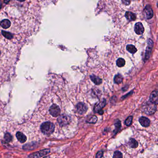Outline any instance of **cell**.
<instances>
[{"label":"cell","mask_w":158,"mask_h":158,"mask_svg":"<svg viewBox=\"0 0 158 158\" xmlns=\"http://www.w3.org/2000/svg\"><path fill=\"white\" fill-rule=\"evenodd\" d=\"M55 126L52 122L47 121L43 122L40 127V129L43 134L45 135H51L54 131Z\"/></svg>","instance_id":"1"},{"label":"cell","mask_w":158,"mask_h":158,"mask_svg":"<svg viewBox=\"0 0 158 158\" xmlns=\"http://www.w3.org/2000/svg\"><path fill=\"white\" fill-rule=\"evenodd\" d=\"M157 110V107L154 104L148 102L145 104L143 106V110L146 114L148 115H152Z\"/></svg>","instance_id":"2"},{"label":"cell","mask_w":158,"mask_h":158,"mask_svg":"<svg viewBox=\"0 0 158 158\" xmlns=\"http://www.w3.org/2000/svg\"><path fill=\"white\" fill-rule=\"evenodd\" d=\"M57 121L61 127H63L67 126L70 122L71 118L67 115H61L57 119Z\"/></svg>","instance_id":"3"},{"label":"cell","mask_w":158,"mask_h":158,"mask_svg":"<svg viewBox=\"0 0 158 158\" xmlns=\"http://www.w3.org/2000/svg\"><path fill=\"white\" fill-rule=\"evenodd\" d=\"M153 41L151 39H148L147 41V46L146 48V52L145 53L144 61L147 60L150 57L152 49L153 48Z\"/></svg>","instance_id":"4"},{"label":"cell","mask_w":158,"mask_h":158,"mask_svg":"<svg viewBox=\"0 0 158 158\" xmlns=\"http://www.w3.org/2000/svg\"><path fill=\"white\" fill-rule=\"evenodd\" d=\"M50 152V149H46L43 150L38 152H35L33 153H31L29 155L27 158H40L43 157V156L48 154Z\"/></svg>","instance_id":"5"},{"label":"cell","mask_w":158,"mask_h":158,"mask_svg":"<svg viewBox=\"0 0 158 158\" xmlns=\"http://www.w3.org/2000/svg\"><path fill=\"white\" fill-rule=\"evenodd\" d=\"M143 14L145 18L149 20L153 18V12L150 5H146L143 10Z\"/></svg>","instance_id":"6"},{"label":"cell","mask_w":158,"mask_h":158,"mask_svg":"<svg viewBox=\"0 0 158 158\" xmlns=\"http://www.w3.org/2000/svg\"><path fill=\"white\" fill-rule=\"evenodd\" d=\"M49 112L50 114L53 117H57L60 114L61 110L58 105L54 104L49 108Z\"/></svg>","instance_id":"7"},{"label":"cell","mask_w":158,"mask_h":158,"mask_svg":"<svg viewBox=\"0 0 158 158\" xmlns=\"http://www.w3.org/2000/svg\"><path fill=\"white\" fill-rule=\"evenodd\" d=\"M150 102L155 105L158 104V90H154L151 93Z\"/></svg>","instance_id":"8"},{"label":"cell","mask_w":158,"mask_h":158,"mask_svg":"<svg viewBox=\"0 0 158 158\" xmlns=\"http://www.w3.org/2000/svg\"><path fill=\"white\" fill-rule=\"evenodd\" d=\"M134 30L137 35H142L144 32V27L141 22H138L135 24Z\"/></svg>","instance_id":"9"},{"label":"cell","mask_w":158,"mask_h":158,"mask_svg":"<svg viewBox=\"0 0 158 158\" xmlns=\"http://www.w3.org/2000/svg\"><path fill=\"white\" fill-rule=\"evenodd\" d=\"M77 110L79 114L85 113L87 110V105L83 103H79L76 106Z\"/></svg>","instance_id":"10"},{"label":"cell","mask_w":158,"mask_h":158,"mask_svg":"<svg viewBox=\"0 0 158 158\" xmlns=\"http://www.w3.org/2000/svg\"><path fill=\"white\" fill-rule=\"evenodd\" d=\"M139 122L141 125L144 127H148L150 124V121L149 119L144 116L140 118Z\"/></svg>","instance_id":"11"},{"label":"cell","mask_w":158,"mask_h":158,"mask_svg":"<svg viewBox=\"0 0 158 158\" xmlns=\"http://www.w3.org/2000/svg\"><path fill=\"white\" fill-rule=\"evenodd\" d=\"M125 17L128 21H135L136 19V14L130 11H127L125 13Z\"/></svg>","instance_id":"12"},{"label":"cell","mask_w":158,"mask_h":158,"mask_svg":"<svg viewBox=\"0 0 158 158\" xmlns=\"http://www.w3.org/2000/svg\"><path fill=\"white\" fill-rule=\"evenodd\" d=\"M16 138L20 143H25L26 141V137L24 134L20 132H18L16 134Z\"/></svg>","instance_id":"13"},{"label":"cell","mask_w":158,"mask_h":158,"mask_svg":"<svg viewBox=\"0 0 158 158\" xmlns=\"http://www.w3.org/2000/svg\"><path fill=\"white\" fill-rule=\"evenodd\" d=\"M105 104H106V101L104 100L103 101L101 102L100 103L95 105L94 109V111L96 112H99V111L102 110L103 108L105 106Z\"/></svg>","instance_id":"14"},{"label":"cell","mask_w":158,"mask_h":158,"mask_svg":"<svg viewBox=\"0 0 158 158\" xmlns=\"http://www.w3.org/2000/svg\"><path fill=\"white\" fill-rule=\"evenodd\" d=\"M0 26L3 29H8L11 26V22L8 19H4L0 22Z\"/></svg>","instance_id":"15"},{"label":"cell","mask_w":158,"mask_h":158,"mask_svg":"<svg viewBox=\"0 0 158 158\" xmlns=\"http://www.w3.org/2000/svg\"><path fill=\"white\" fill-rule=\"evenodd\" d=\"M126 49L129 52L132 54H134L137 52V50L135 47V46H134L133 44H128L126 46Z\"/></svg>","instance_id":"16"},{"label":"cell","mask_w":158,"mask_h":158,"mask_svg":"<svg viewBox=\"0 0 158 158\" xmlns=\"http://www.w3.org/2000/svg\"><path fill=\"white\" fill-rule=\"evenodd\" d=\"M128 144H129V146L132 148H136L138 146V143L134 139H130Z\"/></svg>","instance_id":"17"},{"label":"cell","mask_w":158,"mask_h":158,"mask_svg":"<svg viewBox=\"0 0 158 158\" xmlns=\"http://www.w3.org/2000/svg\"><path fill=\"white\" fill-rule=\"evenodd\" d=\"M117 66L119 67H124L125 64V61L122 58H119L116 61Z\"/></svg>","instance_id":"18"},{"label":"cell","mask_w":158,"mask_h":158,"mask_svg":"<svg viewBox=\"0 0 158 158\" xmlns=\"http://www.w3.org/2000/svg\"><path fill=\"white\" fill-rule=\"evenodd\" d=\"M114 82L117 84H120V83H122L123 80V78L120 74H117L115 76L114 78Z\"/></svg>","instance_id":"19"},{"label":"cell","mask_w":158,"mask_h":158,"mask_svg":"<svg viewBox=\"0 0 158 158\" xmlns=\"http://www.w3.org/2000/svg\"><path fill=\"white\" fill-rule=\"evenodd\" d=\"M92 80L96 84H99L101 83V79L98 77L93 75L91 76Z\"/></svg>","instance_id":"20"},{"label":"cell","mask_w":158,"mask_h":158,"mask_svg":"<svg viewBox=\"0 0 158 158\" xmlns=\"http://www.w3.org/2000/svg\"><path fill=\"white\" fill-rule=\"evenodd\" d=\"M1 33H2V35L5 38H6L7 39H8L9 40L13 38V35H12L11 33L8 32H6V31H1Z\"/></svg>","instance_id":"21"},{"label":"cell","mask_w":158,"mask_h":158,"mask_svg":"<svg viewBox=\"0 0 158 158\" xmlns=\"http://www.w3.org/2000/svg\"><path fill=\"white\" fill-rule=\"evenodd\" d=\"M35 145L33 143L28 144L25 145L23 146V149L24 150H32L35 148Z\"/></svg>","instance_id":"22"},{"label":"cell","mask_w":158,"mask_h":158,"mask_svg":"<svg viewBox=\"0 0 158 158\" xmlns=\"http://www.w3.org/2000/svg\"><path fill=\"white\" fill-rule=\"evenodd\" d=\"M132 120H133V117L132 116H130L127 118L126 119L125 121V124L126 126H129L131 125L132 124Z\"/></svg>","instance_id":"23"},{"label":"cell","mask_w":158,"mask_h":158,"mask_svg":"<svg viewBox=\"0 0 158 158\" xmlns=\"http://www.w3.org/2000/svg\"><path fill=\"white\" fill-rule=\"evenodd\" d=\"M4 138H5V141H6L7 142H9L12 140V136L11 135H10V133H7L5 135Z\"/></svg>","instance_id":"24"},{"label":"cell","mask_w":158,"mask_h":158,"mask_svg":"<svg viewBox=\"0 0 158 158\" xmlns=\"http://www.w3.org/2000/svg\"><path fill=\"white\" fill-rule=\"evenodd\" d=\"M113 158H122V153L120 151H116L114 153Z\"/></svg>","instance_id":"25"},{"label":"cell","mask_w":158,"mask_h":158,"mask_svg":"<svg viewBox=\"0 0 158 158\" xmlns=\"http://www.w3.org/2000/svg\"><path fill=\"white\" fill-rule=\"evenodd\" d=\"M97 121V118L96 116H93L88 120V122L90 123H95Z\"/></svg>","instance_id":"26"},{"label":"cell","mask_w":158,"mask_h":158,"mask_svg":"<svg viewBox=\"0 0 158 158\" xmlns=\"http://www.w3.org/2000/svg\"><path fill=\"white\" fill-rule=\"evenodd\" d=\"M121 126V122H120V121L119 120H117V121L116 122V123H115V127H116L117 132L118 131L119 129H120Z\"/></svg>","instance_id":"27"},{"label":"cell","mask_w":158,"mask_h":158,"mask_svg":"<svg viewBox=\"0 0 158 158\" xmlns=\"http://www.w3.org/2000/svg\"><path fill=\"white\" fill-rule=\"evenodd\" d=\"M103 155V153L102 151H99L97 153L96 155V158H101Z\"/></svg>","instance_id":"28"},{"label":"cell","mask_w":158,"mask_h":158,"mask_svg":"<svg viewBox=\"0 0 158 158\" xmlns=\"http://www.w3.org/2000/svg\"><path fill=\"white\" fill-rule=\"evenodd\" d=\"M1 1H0V9H1Z\"/></svg>","instance_id":"29"},{"label":"cell","mask_w":158,"mask_h":158,"mask_svg":"<svg viewBox=\"0 0 158 158\" xmlns=\"http://www.w3.org/2000/svg\"><path fill=\"white\" fill-rule=\"evenodd\" d=\"M9 2V1H4V3H8Z\"/></svg>","instance_id":"30"},{"label":"cell","mask_w":158,"mask_h":158,"mask_svg":"<svg viewBox=\"0 0 158 158\" xmlns=\"http://www.w3.org/2000/svg\"><path fill=\"white\" fill-rule=\"evenodd\" d=\"M49 158V157L48 156H47V157H44V158Z\"/></svg>","instance_id":"31"},{"label":"cell","mask_w":158,"mask_h":158,"mask_svg":"<svg viewBox=\"0 0 158 158\" xmlns=\"http://www.w3.org/2000/svg\"><path fill=\"white\" fill-rule=\"evenodd\" d=\"M157 7H158V3H157Z\"/></svg>","instance_id":"32"},{"label":"cell","mask_w":158,"mask_h":158,"mask_svg":"<svg viewBox=\"0 0 158 158\" xmlns=\"http://www.w3.org/2000/svg\"><path fill=\"white\" fill-rule=\"evenodd\" d=\"M0 54H1V52H0Z\"/></svg>","instance_id":"33"}]
</instances>
